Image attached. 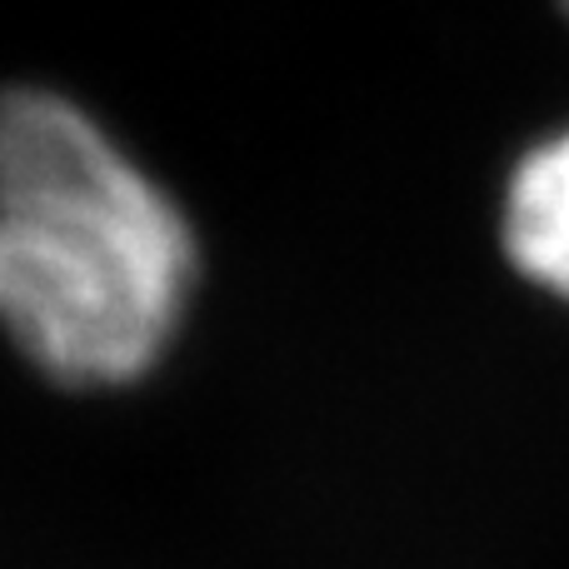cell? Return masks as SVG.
I'll use <instances>...</instances> for the list:
<instances>
[{
    "label": "cell",
    "mask_w": 569,
    "mask_h": 569,
    "mask_svg": "<svg viewBox=\"0 0 569 569\" xmlns=\"http://www.w3.org/2000/svg\"><path fill=\"white\" fill-rule=\"evenodd\" d=\"M186 210L60 90L0 96V330L66 390L136 385L190 310Z\"/></svg>",
    "instance_id": "cell-1"
},
{
    "label": "cell",
    "mask_w": 569,
    "mask_h": 569,
    "mask_svg": "<svg viewBox=\"0 0 569 569\" xmlns=\"http://www.w3.org/2000/svg\"><path fill=\"white\" fill-rule=\"evenodd\" d=\"M500 236L510 266L569 305V126L515 160Z\"/></svg>",
    "instance_id": "cell-2"
},
{
    "label": "cell",
    "mask_w": 569,
    "mask_h": 569,
    "mask_svg": "<svg viewBox=\"0 0 569 569\" xmlns=\"http://www.w3.org/2000/svg\"><path fill=\"white\" fill-rule=\"evenodd\" d=\"M560 6H565V16H569V0H560Z\"/></svg>",
    "instance_id": "cell-3"
}]
</instances>
